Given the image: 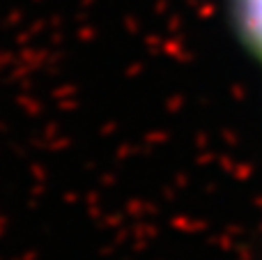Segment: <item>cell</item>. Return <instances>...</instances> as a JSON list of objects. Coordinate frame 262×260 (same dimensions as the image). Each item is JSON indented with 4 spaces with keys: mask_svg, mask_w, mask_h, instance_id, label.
<instances>
[{
    "mask_svg": "<svg viewBox=\"0 0 262 260\" xmlns=\"http://www.w3.org/2000/svg\"><path fill=\"white\" fill-rule=\"evenodd\" d=\"M232 14L242 41L262 60V0H232Z\"/></svg>",
    "mask_w": 262,
    "mask_h": 260,
    "instance_id": "6da1fadb",
    "label": "cell"
}]
</instances>
